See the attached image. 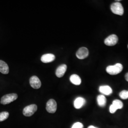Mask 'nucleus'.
I'll use <instances>...</instances> for the list:
<instances>
[{"label":"nucleus","mask_w":128,"mask_h":128,"mask_svg":"<svg viewBox=\"0 0 128 128\" xmlns=\"http://www.w3.org/2000/svg\"><path fill=\"white\" fill-rule=\"evenodd\" d=\"M125 79H126V80L128 82V73H127L126 74H125Z\"/></svg>","instance_id":"obj_21"},{"label":"nucleus","mask_w":128,"mask_h":128,"mask_svg":"<svg viewBox=\"0 0 128 128\" xmlns=\"http://www.w3.org/2000/svg\"><path fill=\"white\" fill-rule=\"evenodd\" d=\"M70 80L71 81V82L72 84H74L75 85H80L81 83V79L76 74H72L70 78Z\"/></svg>","instance_id":"obj_14"},{"label":"nucleus","mask_w":128,"mask_h":128,"mask_svg":"<svg viewBox=\"0 0 128 128\" xmlns=\"http://www.w3.org/2000/svg\"><path fill=\"white\" fill-rule=\"evenodd\" d=\"M30 83L31 86L36 89L41 87V83L39 78L36 76H33L30 79Z\"/></svg>","instance_id":"obj_8"},{"label":"nucleus","mask_w":128,"mask_h":128,"mask_svg":"<svg viewBox=\"0 0 128 128\" xmlns=\"http://www.w3.org/2000/svg\"><path fill=\"white\" fill-rule=\"evenodd\" d=\"M118 41V38L116 35H111L107 37L104 40L105 45L108 46L115 45Z\"/></svg>","instance_id":"obj_6"},{"label":"nucleus","mask_w":128,"mask_h":128,"mask_svg":"<svg viewBox=\"0 0 128 128\" xmlns=\"http://www.w3.org/2000/svg\"><path fill=\"white\" fill-rule=\"evenodd\" d=\"M86 102V101L84 98L82 97H78L74 101V105L75 108L79 109L82 108L85 104Z\"/></svg>","instance_id":"obj_11"},{"label":"nucleus","mask_w":128,"mask_h":128,"mask_svg":"<svg viewBox=\"0 0 128 128\" xmlns=\"http://www.w3.org/2000/svg\"><path fill=\"white\" fill-rule=\"evenodd\" d=\"M57 109V104L54 99H50L48 101L46 104V110L49 113L54 114Z\"/></svg>","instance_id":"obj_5"},{"label":"nucleus","mask_w":128,"mask_h":128,"mask_svg":"<svg viewBox=\"0 0 128 128\" xmlns=\"http://www.w3.org/2000/svg\"><path fill=\"white\" fill-rule=\"evenodd\" d=\"M0 72L3 74H8L9 72L8 65L4 61L0 60Z\"/></svg>","instance_id":"obj_12"},{"label":"nucleus","mask_w":128,"mask_h":128,"mask_svg":"<svg viewBox=\"0 0 128 128\" xmlns=\"http://www.w3.org/2000/svg\"><path fill=\"white\" fill-rule=\"evenodd\" d=\"M84 126L80 122H76L73 124L72 128H83Z\"/></svg>","instance_id":"obj_19"},{"label":"nucleus","mask_w":128,"mask_h":128,"mask_svg":"<svg viewBox=\"0 0 128 128\" xmlns=\"http://www.w3.org/2000/svg\"><path fill=\"white\" fill-rule=\"evenodd\" d=\"M18 98V95L16 94H6L1 98L0 103L5 105L16 100Z\"/></svg>","instance_id":"obj_2"},{"label":"nucleus","mask_w":128,"mask_h":128,"mask_svg":"<svg viewBox=\"0 0 128 128\" xmlns=\"http://www.w3.org/2000/svg\"><path fill=\"white\" fill-rule=\"evenodd\" d=\"M99 91L102 94L106 96L110 95L112 92V89L109 86H101L99 87Z\"/></svg>","instance_id":"obj_13"},{"label":"nucleus","mask_w":128,"mask_h":128,"mask_svg":"<svg viewBox=\"0 0 128 128\" xmlns=\"http://www.w3.org/2000/svg\"><path fill=\"white\" fill-rule=\"evenodd\" d=\"M109 110L111 114H114L115 112L117 110V109L113 104H112L110 106Z\"/></svg>","instance_id":"obj_20"},{"label":"nucleus","mask_w":128,"mask_h":128,"mask_svg":"<svg viewBox=\"0 0 128 128\" xmlns=\"http://www.w3.org/2000/svg\"><path fill=\"white\" fill-rule=\"evenodd\" d=\"M119 96L120 97L124 100L127 99L128 98V91L126 90H124L122 91L121 92H120Z\"/></svg>","instance_id":"obj_18"},{"label":"nucleus","mask_w":128,"mask_h":128,"mask_svg":"<svg viewBox=\"0 0 128 128\" xmlns=\"http://www.w3.org/2000/svg\"><path fill=\"white\" fill-rule=\"evenodd\" d=\"M89 55V51L86 48L82 47L78 50L76 56L78 59L84 60Z\"/></svg>","instance_id":"obj_7"},{"label":"nucleus","mask_w":128,"mask_h":128,"mask_svg":"<svg viewBox=\"0 0 128 128\" xmlns=\"http://www.w3.org/2000/svg\"></svg>","instance_id":"obj_23"},{"label":"nucleus","mask_w":128,"mask_h":128,"mask_svg":"<svg viewBox=\"0 0 128 128\" xmlns=\"http://www.w3.org/2000/svg\"><path fill=\"white\" fill-rule=\"evenodd\" d=\"M88 128H96V127H94V126H89Z\"/></svg>","instance_id":"obj_22"},{"label":"nucleus","mask_w":128,"mask_h":128,"mask_svg":"<svg viewBox=\"0 0 128 128\" xmlns=\"http://www.w3.org/2000/svg\"><path fill=\"white\" fill-rule=\"evenodd\" d=\"M37 106L36 104H33L28 105L24 108L23 114L25 116L30 117L34 114V113L37 111Z\"/></svg>","instance_id":"obj_4"},{"label":"nucleus","mask_w":128,"mask_h":128,"mask_svg":"<svg viewBox=\"0 0 128 128\" xmlns=\"http://www.w3.org/2000/svg\"><path fill=\"white\" fill-rule=\"evenodd\" d=\"M67 69V66L65 64H62L56 70V74L58 78H60L64 76Z\"/></svg>","instance_id":"obj_9"},{"label":"nucleus","mask_w":128,"mask_h":128,"mask_svg":"<svg viewBox=\"0 0 128 128\" xmlns=\"http://www.w3.org/2000/svg\"><path fill=\"white\" fill-rule=\"evenodd\" d=\"M55 58V55L52 54H46L41 56V60L43 63H48L54 61Z\"/></svg>","instance_id":"obj_10"},{"label":"nucleus","mask_w":128,"mask_h":128,"mask_svg":"<svg viewBox=\"0 0 128 128\" xmlns=\"http://www.w3.org/2000/svg\"><path fill=\"white\" fill-rule=\"evenodd\" d=\"M122 69V65L120 63H117L114 66H108L106 68V71L110 75H116L120 73Z\"/></svg>","instance_id":"obj_1"},{"label":"nucleus","mask_w":128,"mask_h":128,"mask_svg":"<svg viewBox=\"0 0 128 128\" xmlns=\"http://www.w3.org/2000/svg\"><path fill=\"white\" fill-rule=\"evenodd\" d=\"M115 107L118 109H120L123 107V103L122 101L119 100H115L113 101L112 104Z\"/></svg>","instance_id":"obj_16"},{"label":"nucleus","mask_w":128,"mask_h":128,"mask_svg":"<svg viewBox=\"0 0 128 128\" xmlns=\"http://www.w3.org/2000/svg\"><path fill=\"white\" fill-rule=\"evenodd\" d=\"M110 9L115 14L119 15H122L124 14V7L122 4L118 2H116L111 5Z\"/></svg>","instance_id":"obj_3"},{"label":"nucleus","mask_w":128,"mask_h":128,"mask_svg":"<svg viewBox=\"0 0 128 128\" xmlns=\"http://www.w3.org/2000/svg\"><path fill=\"white\" fill-rule=\"evenodd\" d=\"M9 116V114L7 112H3L0 113V122L4 121L8 119Z\"/></svg>","instance_id":"obj_17"},{"label":"nucleus","mask_w":128,"mask_h":128,"mask_svg":"<svg viewBox=\"0 0 128 128\" xmlns=\"http://www.w3.org/2000/svg\"><path fill=\"white\" fill-rule=\"evenodd\" d=\"M97 101L98 104L101 107H104L106 103V98L104 95H99L97 96Z\"/></svg>","instance_id":"obj_15"}]
</instances>
